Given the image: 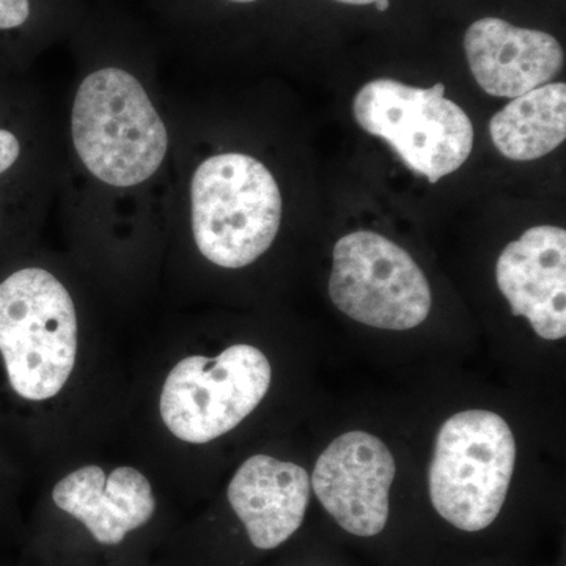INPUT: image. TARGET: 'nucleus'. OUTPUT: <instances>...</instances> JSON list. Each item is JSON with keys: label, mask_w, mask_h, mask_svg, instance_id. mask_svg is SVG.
I'll list each match as a JSON object with an SVG mask.
<instances>
[{"label": "nucleus", "mask_w": 566, "mask_h": 566, "mask_svg": "<svg viewBox=\"0 0 566 566\" xmlns=\"http://www.w3.org/2000/svg\"><path fill=\"white\" fill-rule=\"evenodd\" d=\"M375 6L378 11H386L389 9V0H376Z\"/></svg>", "instance_id": "nucleus-17"}, {"label": "nucleus", "mask_w": 566, "mask_h": 566, "mask_svg": "<svg viewBox=\"0 0 566 566\" xmlns=\"http://www.w3.org/2000/svg\"><path fill=\"white\" fill-rule=\"evenodd\" d=\"M271 378L270 360L251 345L230 346L216 359L186 357L164 382V423L189 444L214 441L255 411Z\"/></svg>", "instance_id": "nucleus-6"}, {"label": "nucleus", "mask_w": 566, "mask_h": 566, "mask_svg": "<svg viewBox=\"0 0 566 566\" xmlns=\"http://www.w3.org/2000/svg\"><path fill=\"white\" fill-rule=\"evenodd\" d=\"M21 145L18 137L7 129H0V175L7 172L20 158Z\"/></svg>", "instance_id": "nucleus-15"}, {"label": "nucleus", "mask_w": 566, "mask_h": 566, "mask_svg": "<svg viewBox=\"0 0 566 566\" xmlns=\"http://www.w3.org/2000/svg\"><path fill=\"white\" fill-rule=\"evenodd\" d=\"M192 233L208 262L240 270L273 245L282 193L271 170L244 153L205 159L191 180Z\"/></svg>", "instance_id": "nucleus-2"}, {"label": "nucleus", "mask_w": 566, "mask_h": 566, "mask_svg": "<svg viewBox=\"0 0 566 566\" xmlns=\"http://www.w3.org/2000/svg\"><path fill=\"white\" fill-rule=\"evenodd\" d=\"M0 354L11 389L50 400L76 364L77 316L71 294L50 271L24 268L0 283Z\"/></svg>", "instance_id": "nucleus-3"}, {"label": "nucleus", "mask_w": 566, "mask_h": 566, "mask_svg": "<svg viewBox=\"0 0 566 566\" xmlns=\"http://www.w3.org/2000/svg\"><path fill=\"white\" fill-rule=\"evenodd\" d=\"M357 125L389 145L409 170L430 182L457 172L474 147V126L446 85L411 87L394 80L365 84L353 103Z\"/></svg>", "instance_id": "nucleus-5"}, {"label": "nucleus", "mask_w": 566, "mask_h": 566, "mask_svg": "<svg viewBox=\"0 0 566 566\" xmlns=\"http://www.w3.org/2000/svg\"><path fill=\"white\" fill-rule=\"evenodd\" d=\"M397 464L389 447L367 433L334 439L316 461L312 490L335 523L360 538L381 534L389 521Z\"/></svg>", "instance_id": "nucleus-8"}, {"label": "nucleus", "mask_w": 566, "mask_h": 566, "mask_svg": "<svg viewBox=\"0 0 566 566\" xmlns=\"http://www.w3.org/2000/svg\"><path fill=\"white\" fill-rule=\"evenodd\" d=\"M31 17L29 0H0V31L21 28Z\"/></svg>", "instance_id": "nucleus-14"}, {"label": "nucleus", "mask_w": 566, "mask_h": 566, "mask_svg": "<svg viewBox=\"0 0 566 566\" xmlns=\"http://www.w3.org/2000/svg\"><path fill=\"white\" fill-rule=\"evenodd\" d=\"M229 2H234V3H252V2H256V0H229Z\"/></svg>", "instance_id": "nucleus-18"}, {"label": "nucleus", "mask_w": 566, "mask_h": 566, "mask_svg": "<svg viewBox=\"0 0 566 566\" xmlns=\"http://www.w3.org/2000/svg\"><path fill=\"white\" fill-rule=\"evenodd\" d=\"M515 461V436L501 416L471 409L450 417L428 479L438 515L463 532L485 531L504 509Z\"/></svg>", "instance_id": "nucleus-4"}, {"label": "nucleus", "mask_w": 566, "mask_h": 566, "mask_svg": "<svg viewBox=\"0 0 566 566\" xmlns=\"http://www.w3.org/2000/svg\"><path fill=\"white\" fill-rule=\"evenodd\" d=\"M495 281L512 307L545 340L566 335V232L554 226L528 229L495 264Z\"/></svg>", "instance_id": "nucleus-9"}, {"label": "nucleus", "mask_w": 566, "mask_h": 566, "mask_svg": "<svg viewBox=\"0 0 566 566\" xmlns=\"http://www.w3.org/2000/svg\"><path fill=\"white\" fill-rule=\"evenodd\" d=\"M71 137L85 169L114 188L150 180L169 150L166 123L144 85L115 66L93 71L81 82Z\"/></svg>", "instance_id": "nucleus-1"}, {"label": "nucleus", "mask_w": 566, "mask_h": 566, "mask_svg": "<svg viewBox=\"0 0 566 566\" xmlns=\"http://www.w3.org/2000/svg\"><path fill=\"white\" fill-rule=\"evenodd\" d=\"M494 147L512 161H535L566 139L565 82L545 84L513 98L491 118Z\"/></svg>", "instance_id": "nucleus-13"}, {"label": "nucleus", "mask_w": 566, "mask_h": 566, "mask_svg": "<svg viewBox=\"0 0 566 566\" xmlns=\"http://www.w3.org/2000/svg\"><path fill=\"white\" fill-rule=\"evenodd\" d=\"M464 52L476 84L497 98H517L551 84L565 62L553 35L499 18L475 21L465 32Z\"/></svg>", "instance_id": "nucleus-10"}, {"label": "nucleus", "mask_w": 566, "mask_h": 566, "mask_svg": "<svg viewBox=\"0 0 566 566\" xmlns=\"http://www.w3.org/2000/svg\"><path fill=\"white\" fill-rule=\"evenodd\" d=\"M312 485L301 465L255 455L241 464L227 490L234 515L256 549L282 546L303 526Z\"/></svg>", "instance_id": "nucleus-11"}, {"label": "nucleus", "mask_w": 566, "mask_h": 566, "mask_svg": "<svg viewBox=\"0 0 566 566\" xmlns=\"http://www.w3.org/2000/svg\"><path fill=\"white\" fill-rule=\"evenodd\" d=\"M329 296L354 322L387 331H409L431 311V286L403 248L375 232L340 238L333 253Z\"/></svg>", "instance_id": "nucleus-7"}, {"label": "nucleus", "mask_w": 566, "mask_h": 566, "mask_svg": "<svg viewBox=\"0 0 566 566\" xmlns=\"http://www.w3.org/2000/svg\"><path fill=\"white\" fill-rule=\"evenodd\" d=\"M337 2L348 3V6H370L376 0H337Z\"/></svg>", "instance_id": "nucleus-16"}, {"label": "nucleus", "mask_w": 566, "mask_h": 566, "mask_svg": "<svg viewBox=\"0 0 566 566\" xmlns=\"http://www.w3.org/2000/svg\"><path fill=\"white\" fill-rule=\"evenodd\" d=\"M52 499L104 546L120 545L156 512L150 482L129 465L114 469L111 475L104 474L99 465H85L62 479Z\"/></svg>", "instance_id": "nucleus-12"}]
</instances>
